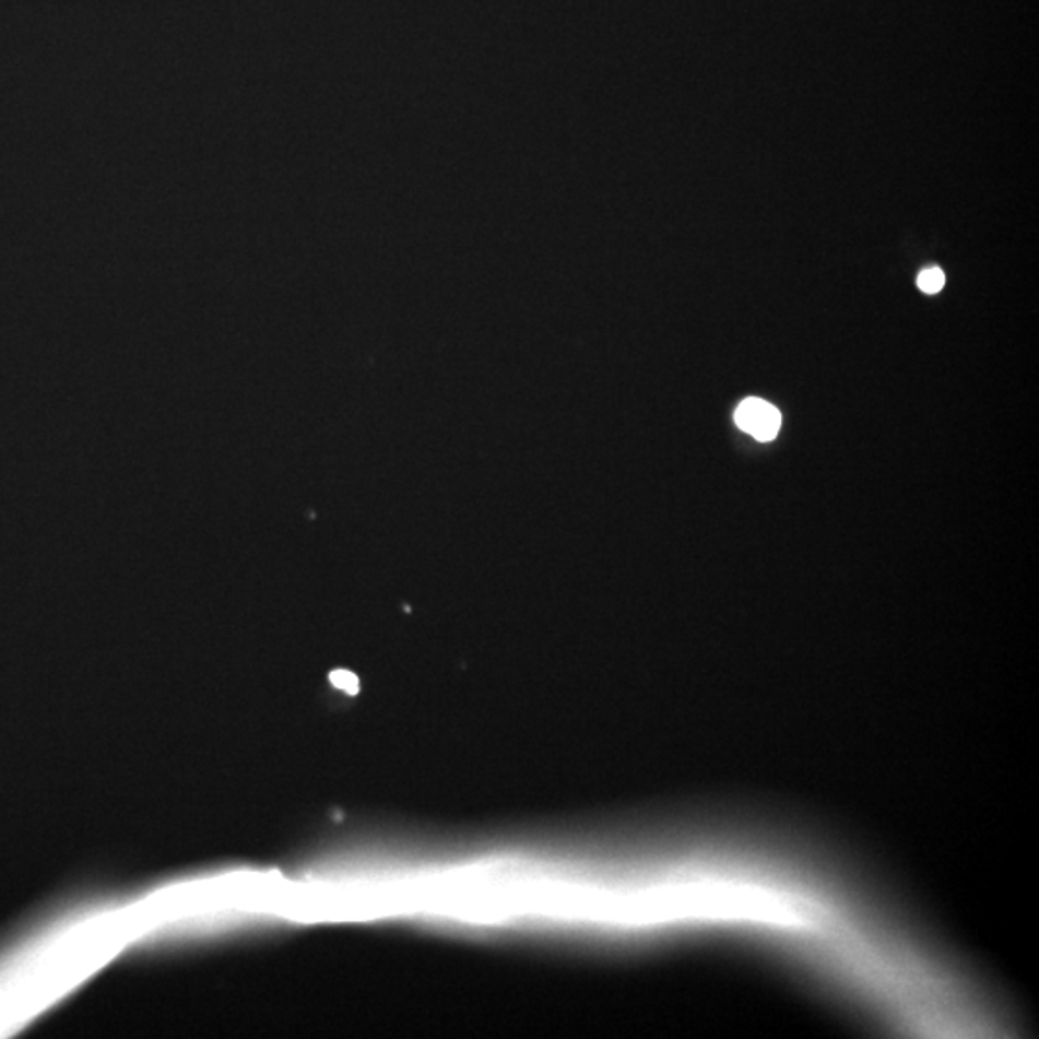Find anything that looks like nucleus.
<instances>
[{"instance_id":"1","label":"nucleus","mask_w":1039,"mask_h":1039,"mask_svg":"<svg viewBox=\"0 0 1039 1039\" xmlns=\"http://www.w3.org/2000/svg\"><path fill=\"white\" fill-rule=\"evenodd\" d=\"M735 424L758 441H772L782 426V414L774 404L749 397L737 406Z\"/></svg>"},{"instance_id":"2","label":"nucleus","mask_w":1039,"mask_h":1039,"mask_svg":"<svg viewBox=\"0 0 1039 1039\" xmlns=\"http://www.w3.org/2000/svg\"><path fill=\"white\" fill-rule=\"evenodd\" d=\"M945 285V275H943L940 268H928L922 274L919 275V287L920 291H924L928 295H935L940 293Z\"/></svg>"},{"instance_id":"3","label":"nucleus","mask_w":1039,"mask_h":1039,"mask_svg":"<svg viewBox=\"0 0 1039 1039\" xmlns=\"http://www.w3.org/2000/svg\"><path fill=\"white\" fill-rule=\"evenodd\" d=\"M333 682H335V685H339L341 689H346V692H355L356 689L355 676H351L349 672H335V674H333Z\"/></svg>"}]
</instances>
